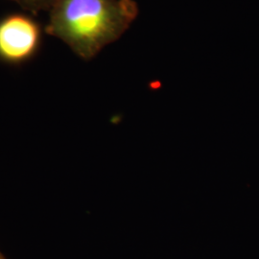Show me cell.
Instances as JSON below:
<instances>
[{
  "label": "cell",
  "mask_w": 259,
  "mask_h": 259,
  "mask_svg": "<svg viewBox=\"0 0 259 259\" xmlns=\"http://www.w3.org/2000/svg\"><path fill=\"white\" fill-rule=\"evenodd\" d=\"M139 14L134 0H57L47 32L91 60L129 29Z\"/></svg>",
  "instance_id": "1"
},
{
  "label": "cell",
  "mask_w": 259,
  "mask_h": 259,
  "mask_svg": "<svg viewBox=\"0 0 259 259\" xmlns=\"http://www.w3.org/2000/svg\"><path fill=\"white\" fill-rule=\"evenodd\" d=\"M40 31L25 16L13 15L0 21V59L20 63L29 59L38 47Z\"/></svg>",
  "instance_id": "2"
},
{
  "label": "cell",
  "mask_w": 259,
  "mask_h": 259,
  "mask_svg": "<svg viewBox=\"0 0 259 259\" xmlns=\"http://www.w3.org/2000/svg\"><path fill=\"white\" fill-rule=\"evenodd\" d=\"M23 9L36 14L41 11H50L57 0H13Z\"/></svg>",
  "instance_id": "3"
},
{
  "label": "cell",
  "mask_w": 259,
  "mask_h": 259,
  "mask_svg": "<svg viewBox=\"0 0 259 259\" xmlns=\"http://www.w3.org/2000/svg\"><path fill=\"white\" fill-rule=\"evenodd\" d=\"M0 259H7L1 251H0Z\"/></svg>",
  "instance_id": "4"
}]
</instances>
